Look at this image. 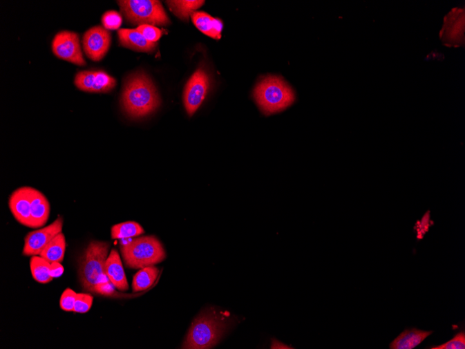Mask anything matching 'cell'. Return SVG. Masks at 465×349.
<instances>
[{"mask_svg":"<svg viewBox=\"0 0 465 349\" xmlns=\"http://www.w3.org/2000/svg\"><path fill=\"white\" fill-rule=\"evenodd\" d=\"M122 104L129 116L141 118L155 111L160 100L152 80L144 73L138 72L126 79Z\"/></svg>","mask_w":465,"mask_h":349,"instance_id":"3","label":"cell"},{"mask_svg":"<svg viewBox=\"0 0 465 349\" xmlns=\"http://www.w3.org/2000/svg\"><path fill=\"white\" fill-rule=\"evenodd\" d=\"M118 35L122 46L135 51L151 53L158 45L147 41L137 30L122 29Z\"/></svg>","mask_w":465,"mask_h":349,"instance_id":"15","label":"cell"},{"mask_svg":"<svg viewBox=\"0 0 465 349\" xmlns=\"http://www.w3.org/2000/svg\"><path fill=\"white\" fill-rule=\"evenodd\" d=\"M50 213L47 198L39 191L31 188V228H40L46 225Z\"/></svg>","mask_w":465,"mask_h":349,"instance_id":"13","label":"cell"},{"mask_svg":"<svg viewBox=\"0 0 465 349\" xmlns=\"http://www.w3.org/2000/svg\"><path fill=\"white\" fill-rule=\"evenodd\" d=\"M53 53L59 59L78 66L86 64L79 45V36L72 32H59L53 39Z\"/></svg>","mask_w":465,"mask_h":349,"instance_id":"8","label":"cell"},{"mask_svg":"<svg viewBox=\"0 0 465 349\" xmlns=\"http://www.w3.org/2000/svg\"><path fill=\"white\" fill-rule=\"evenodd\" d=\"M118 4L126 19L134 26L170 24L162 3L158 0H122Z\"/></svg>","mask_w":465,"mask_h":349,"instance_id":"6","label":"cell"},{"mask_svg":"<svg viewBox=\"0 0 465 349\" xmlns=\"http://www.w3.org/2000/svg\"><path fill=\"white\" fill-rule=\"evenodd\" d=\"M234 321L227 311L207 310L193 321L182 348H212L231 327Z\"/></svg>","mask_w":465,"mask_h":349,"instance_id":"2","label":"cell"},{"mask_svg":"<svg viewBox=\"0 0 465 349\" xmlns=\"http://www.w3.org/2000/svg\"><path fill=\"white\" fill-rule=\"evenodd\" d=\"M159 272V270L155 266L140 270L133 278L132 285L133 292L144 291L151 287L156 281Z\"/></svg>","mask_w":465,"mask_h":349,"instance_id":"19","label":"cell"},{"mask_svg":"<svg viewBox=\"0 0 465 349\" xmlns=\"http://www.w3.org/2000/svg\"><path fill=\"white\" fill-rule=\"evenodd\" d=\"M66 239L63 233L57 235L44 249L40 256L49 263H61L66 251Z\"/></svg>","mask_w":465,"mask_h":349,"instance_id":"18","label":"cell"},{"mask_svg":"<svg viewBox=\"0 0 465 349\" xmlns=\"http://www.w3.org/2000/svg\"><path fill=\"white\" fill-rule=\"evenodd\" d=\"M191 17L196 26L205 35L216 40L221 39L223 23L220 20L205 12H194Z\"/></svg>","mask_w":465,"mask_h":349,"instance_id":"17","label":"cell"},{"mask_svg":"<svg viewBox=\"0 0 465 349\" xmlns=\"http://www.w3.org/2000/svg\"><path fill=\"white\" fill-rule=\"evenodd\" d=\"M122 16L115 11H109L104 14L102 23L107 30H118L122 24Z\"/></svg>","mask_w":465,"mask_h":349,"instance_id":"24","label":"cell"},{"mask_svg":"<svg viewBox=\"0 0 465 349\" xmlns=\"http://www.w3.org/2000/svg\"><path fill=\"white\" fill-rule=\"evenodd\" d=\"M63 224V218L59 217L50 225L30 232L25 238L23 254L27 256L40 255L46 245L61 233Z\"/></svg>","mask_w":465,"mask_h":349,"instance_id":"10","label":"cell"},{"mask_svg":"<svg viewBox=\"0 0 465 349\" xmlns=\"http://www.w3.org/2000/svg\"><path fill=\"white\" fill-rule=\"evenodd\" d=\"M120 249L125 265L133 270L155 266L166 258L162 244L154 236L135 238L122 245Z\"/></svg>","mask_w":465,"mask_h":349,"instance_id":"5","label":"cell"},{"mask_svg":"<svg viewBox=\"0 0 465 349\" xmlns=\"http://www.w3.org/2000/svg\"><path fill=\"white\" fill-rule=\"evenodd\" d=\"M210 87V77L204 68H199L186 85L184 104L190 116L200 109L207 97Z\"/></svg>","mask_w":465,"mask_h":349,"instance_id":"7","label":"cell"},{"mask_svg":"<svg viewBox=\"0 0 465 349\" xmlns=\"http://www.w3.org/2000/svg\"><path fill=\"white\" fill-rule=\"evenodd\" d=\"M64 269L59 263H53L50 265V274L53 279L59 278L64 274Z\"/></svg>","mask_w":465,"mask_h":349,"instance_id":"28","label":"cell"},{"mask_svg":"<svg viewBox=\"0 0 465 349\" xmlns=\"http://www.w3.org/2000/svg\"><path fill=\"white\" fill-rule=\"evenodd\" d=\"M433 331L415 328L405 330L390 345L391 349H413L421 343Z\"/></svg>","mask_w":465,"mask_h":349,"instance_id":"16","label":"cell"},{"mask_svg":"<svg viewBox=\"0 0 465 349\" xmlns=\"http://www.w3.org/2000/svg\"><path fill=\"white\" fill-rule=\"evenodd\" d=\"M50 265L49 261L41 256H32L30 259V270L33 279L37 283L47 284L53 280L50 274Z\"/></svg>","mask_w":465,"mask_h":349,"instance_id":"20","label":"cell"},{"mask_svg":"<svg viewBox=\"0 0 465 349\" xmlns=\"http://www.w3.org/2000/svg\"><path fill=\"white\" fill-rule=\"evenodd\" d=\"M137 30L149 41L157 43L162 37L160 29L153 26L142 25L137 28Z\"/></svg>","mask_w":465,"mask_h":349,"instance_id":"26","label":"cell"},{"mask_svg":"<svg viewBox=\"0 0 465 349\" xmlns=\"http://www.w3.org/2000/svg\"><path fill=\"white\" fill-rule=\"evenodd\" d=\"M75 84L86 93H107L115 86L116 79L103 70H84L76 75Z\"/></svg>","mask_w":465,"mask_h":349,"instance_id":"9","label":"cell"},{"mask_svg":"<svg viewBox=\"0 0 465 349\" xmlns=\"http://www.w3.org/2000/svg\"><path fill=\"white\" fill-rule=\"evenodd\" d=\"M254 99L261 111L266 115L280 113L295 102L291 86L281 77L268 76L256 86Z\"/></svg>","mask_w":465,"mask_h":349,"instance_id":"4","label":"cell"},{"mask_svg":"<svg viewBox=\"0 0 465 349\" xmlns=\"http://www.w3.org/2000/svg\"><path fill=\"white\" fill-rule=\"evenodd\" d=\"M144 233L143 227L133 221L114 225L111 229L113 239H125L139 236Z\"/></svg>","mask_w":465,"mask_h":349,"instance_id":"22","label":"cell"},{"mask_svg":"<svg viewBox=\"0 0 465 349\" xmlns=\"http://www.w3.org/2000/svg\"><path fill=\"white\" fill-rule=\"evenodd\" d=\"M272 349H293L294 348L290 346L281 341H278L276 339H272V343L270 346Z\"/></svg>","mask_w":465,"mask_h":349,"instance_id":"29","label":"cell"},{"mask_svg":"<svg viewBox=\"0 0 465 349\" xmlns=\"http://www.w3.org/2000/svg\"><path fill=\"white\" fill-rule=\"evenodd\" d=\"M106 274L112 285L120 291L129 289L122 259L115 249H112L106 263Z\"/></svg>","mask_w":465,"mask_h":349,"instance_id":"14","label":"cell"},{"mask_svg":"<svg viewBox=\"0 0 465 349\" xmlns=\"http://www.w3.org/2000/svg\"><path fill=\"white\" fill-rule=\"evenodd\" d=\"M431 349H464L465 332L464 330L457 333L452 339L439 346L430 347Z\"/></svg>","mask_w":465,"mask_h":349,"instance_id":"25","label":"cell"},{"mask_svg":"<svg viewBox=\"0 0 465 349\" xmlns=\"http://www.w3.org/2000/svg\"><path fill=\"white\" fill-rule=\"evenodd\" d=\"M111 244L91 241L78 261V278L88 292L108 296L113 293L111 282L106 274V263Z\"/></svg>","mask_w":465,"mask_h":349,"instance_id":"1","label":"cell"},{"mask_svg":"<svg viewBox=\"0 0 465 349\" xmlns=\"http://www.w3.org/2000/svg\"><path fill=\"white\" fill-rule=\"evenodd\" d=\"M170 10L179 19L184 21L189 19L196 10L204 6L205 1H191V0H182V1H167Z\"/></svg>","mask_w":465,"mask_h":349,"instance_id":"21","label":"cell"},{"mask_svg":"<svg viewBox=\"0 0 465 349\" xmlns=\"http://www.w3.org/2000/svg\"><path fill=\"white\" fill-rule=\"evenodd\" d=\"M111 44L110 32L101 26L91 28L84 35V53L93 61L102 60L108 52Z\"/></svg>","mask_w":465,"mask_h":349,"instance_id":"11","label":"cell"},{"mask_svg":"<svg viewBox=\"0 0 465 349\" xmlns=\"http://www.w3.org/2000/svg\"><path fill=\"white\" fill-rule=\"evenodd\" d=\"M9 207L15 218L31 228V187L19 188L10 197Z\"/></svg>","mask_w":465,"mask_h":349,"instance_id":"12","label":"cell"},{"mask_svg":"<svg viewBox=\"0 0 465 349\" xmlns=\"http://www.w3.org/2000/svg\"><path fill=\"white\" fill-rule=\"evenodd\" d=\"M77 293L71 289H66L62 294L60 299V307L66 312H73L77 297Z\"/></svg>","mask_w":465,"mask_h":349,"instance_id":"27","label":"cell"},{"mask_svg":"<svg viewBox=\"0 0 465 349\" xmlns=\"http://www.w3.org/2000/svg\"><path fill=\"white\" fill-rule=\"evenodd\" d=\"M94 297L88 294H77L73 311L75 313L85 314L91 308Z\"/></svg>","mask_w":465,"mask_h":349,"instance_id":"23","label":"cell"}]
</instances>
